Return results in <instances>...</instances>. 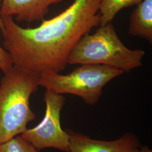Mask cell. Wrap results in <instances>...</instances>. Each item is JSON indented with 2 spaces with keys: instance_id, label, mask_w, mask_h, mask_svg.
<instances>
[{
  "instance_id": "cell-1",
  "label": "cell",
  "mask_w": 152,
  "mask_h": 152,
  "mask_svg": "<svg viewBox=\"0 0 152 152\" xmlns=\"http://www.w3.org/2000/svg\"><path fill=\"white\" fill-rule=\"evenodd\" d=\"M101 0H75L59 15L36 28H22L12 16L2 15L4 49L14 65L40 73H59L78 41L99 25Z\"/></svg>"
},
{
  "instance_id": "cell-2",
  "label": "cell",
  "mask_w": 152,
  "mask_h": 152,
  "mask_svg": "<svg viewBox=\"0 0 152 152\" xmlns=\"http://www.w3.org/2000/svg\"><path fill=\"white\" fill-rule=\"evenodd\" d=\"M40 74L14 65L0 80V144L27 129L36 118L29 99L39 86Z\"/></svg>"
},
{
  "instance_id": "cell-3",
  "label": "cell",
  "mask_w": 152,
  "mask_h": 152,
  "mask_svg": "<svg viewBox=\"0 0 152 152\" xmlns=\"http://www.w3.org/2000/svg\"><path fill=\"white\" fill-rule=\"evenodd\" d=\"M142 50H131L121 41L112 23L86 34L72 49L67 64H102L129 72L142 65Z\"/></svg>"
},
{
  "instance_id": "cell-4",
  "label": "cell",
  "mask_w": 152,
  "mask_h": 152,
  "mask_svg": "<svg viewBox=\"0 0 152 152\" xmlns=\"http://www.w3.org/2000/svg\"><path fill=\"white\" fill-rule=\"evenodd\" d=\"M124 73L107 65L81 64L65 75L52 71L40 73L39 86L58 94L75 95L93 105L98 103L109 82Z\"/></svg>"
},
{
  "instance_id": "cell-5",
  "label": "cell",
  "mask_w": 152,
  "mask_h": 152,
  "mask_svg": "<svg viewBox=\"0 0 152 152\" xmlns=\"http://www.w3.org/2000/svg\"><path fill=\"white\" fill-rule=\"evenodd\" d=\"M46 104L42 120L36 127L26 129L21 136L39 151L45 148H55L70 152L69 137L60 124V114L65 104V98L51 90L44 94Z\"/></svg>"
},
{
  "instance_id": "cell-6",
  "label": "cell",
  "mask_w": 152,
  "mask_h": 152,
  "mask_svg": "<svg viewBox=\"0 0 152 152\" xmlns=\"http://www.w3.org/2000/svg\"><path fill=\"white\" fill-rule=\"evenodd\" d=\"M65 131L69 137L70 152H129L141 146L136 136L129 132L115 140L103 141L70 129Z\"/></svg>"
},
{
  "instance_id": "cell-7",
  "label": "cell",
  "mask_w": 152,
  "mask_h": 152,
  "mask_svg": "<svg viewBox=\"0 0 152 152\" xmlns=\"http://www.w3.org/2000/svg\"><path fill=\"white\" fill-rule=\"evenodd\" d=\"M63 0H2L0 15L15 16L18 22L43 21L50 6Z\"/></svg>"
},
{
  "instance_id": "cell-8",
  "label": "cell",
  "mask_w": 152,
  "mask_h": 152,
  "mask_svg": "<svg viewBox=\"0 0 152 152\" xmlns=\"http://www.w3.org/2000/svg\"><path fill=\"white\" fill-rule=\"evenodd\" d=\"M131 14L129 34L152 42V0H142Z\"/></svg>"
},
{
  "instance_id": "cell-9",
  "label": "cell",
  "mask_w": 152,
  "mask_h": 152,
  "mask_svg": "<svg viewBox=\"0 0 152 152\" xmlns=\"http://www.w3.org/2000/svg\"><path fill=\"white\" fill-rule=\"evenodd\" d=\"M142 0H101L98 15L99 25L103 26L111 23L122 9L136 5Z\"/></svg>"
},
{
  "instance_id": "cell-10",
  "label": "cell",
  "mask_w": 152,
  "mask_h": 152,
  "mask_svg": "<svg viewBox=\"0 0 152 152\" xmlns=\"http://www.w3.org/2000/svg\"><path fill=\"white\" fill-rule=\"evenodd\" d=\"M39 151L22 136H15L0 144V152H39Z\"/></svg>"
},
{
  "instance_id": "cell-11",
  "label": "cell",
  "mask_w": 152,
  "mask_h": 152,
  "mask_svg": "<svg viewBox=\"0 0 152 152\" xmlns=\"http://www.w3.org/2000/svg\"><path fill=\"white\" fill-rule=\"evenodd\" d=\"M1 31L0 29V34ZM14 66L10 54L0 45V70L5 73Z\"/></svg>"
},
{
  "instance_id": "cell-12",
  "label": "cell",
  "mask_w": 152,
  "mask_h": 152,
  "mask_svg": "<svg viewBox=\"0 0 152 152\" xmlns=\"http://www.w3.org/2000/svg\"><path fill=\"white\" fill-rule=\"evenodd\" d=\"M129 152H152V149H151L148 146L144 145L134 148Z\"/></svg>"
},
{
  "instance_id": "cell-13",
  "label": "cell",
  "mask_w": 152,
  "mask_h": 152,
  "mask_svg": "<svg viewBox=\"0 0 152 152\" xmlns=\"http://www.w3.org/2000/svg\"><path fill=\"white\" fill-rule=\"evenodd\" d=\"M2 1V0H0V7H1ZM3 29H4V24H3V22H2V19H1V16L0 15V29L2 31L3 30Z\"/></svg>"
}]
</instances>
